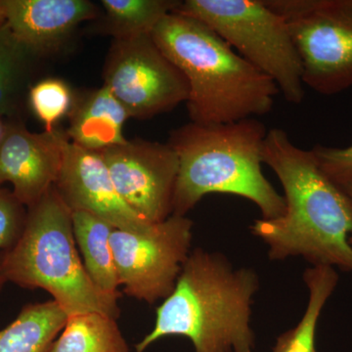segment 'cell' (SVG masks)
Listing matches in <instances>:
<instances>
[{"label":"cell","mask_w":352,"mask_h":352,"mask_svg":"<svg viewBox=\"0 0 352 352\" xmlns=\"http://www.w3.org/2000/svg\"><path fill=\"white\" fill-rule=\"evenodd\" d=\"M263 164L274 171L285 192L286 212L256 219L252 233L268 247L271 261L302 256L314 265L352 273V200L322 170L312 150L292 142L282 129L267 131Z\"/></svg>","instance_id":"6da1fadb"},{"label":"cell","mask_w":352,"mask_h":352,"mask_svg":"<svg viewBox=\"0 0 352 352\" xmlns=\"http://www.w3.org/2000/svg\"><path fill=\"white\" fill-rule=\"evenodd\" d=\"M258 289L256 271L234 267L220 252L194 250L135 351L179 336L190 340L195 352H254L252 307Z\"/></svg>","instance_id":"7a4b0ae2"},{"label":"cell","mask_w":352,"mask_h":352,"mask_svg":"<svg viewBox=\"0 0 352 352\" xmlns=\"http://www.w3.org/2000/svg\"><path fill=\"white\" fill-rule=\"evenodd\" d=\"M152 38L188 82L192 122L229 124L272 110L279 94L276 83L201 21L168 14Z\"/></svg>","instance_id":"3957f363"},{"label":"cell","mask_w":352,"mask_h":352,"mask_svg":"<svg viewBox=\"0 0 352 352\" xmlns=\"http://www.w3.org/2000/svg\"><path fill=\"white\" fill-rule=\"evenodd\" d=\"M268 129L256 118L229 124L190 122L170 132L168 144L179 162L173 214L186 215L208 194H230L252 201L263 219L286 212L284 196L263 173Z\"/></svg>","instance_id":"277c9868"},{"label":"cell","mask_w":352,"mask_h":352,"mask_svg":"<svg viewBox=\"0 0 352 352\" xmlns=\"http://www.w3.org/2000/svg\"><path fill=\"white\" fill-rule=\"evenodd\" d=\"M0 275L6 283L48 292L68 317L89 312L119 317L120 296L101 291L88 276L71 210L54 186L29 208L19 239L1 254Z\"/></svg>","instance_id":"5b68a950"},{"label":"cell","mask_w":352,"mask_h":352,"mask_svg":"<svg viewBox=\"0 0 352 352\" xmlns=\"http://www.w3.org/2000/svg\"><path fill=\"white\" fill-rule=\"evenodd\" d=\"M175 12L203 22L276 83L289 103L305 97L302 67L286 21L264 0H186Z\"/></svg>","instance_id":"8992f818"},{"label":"cell","mask_w":352,"mask_h":352,"mask_svg":"<svg viewBox=\"0 0 352 352\" xmlns=\"http://www.w3.org/2000/svg\"><path fill=\"white\" fill-rule=\"evenodd\" d=\"M288 25L302 82L317 94L352 87V0H264Z\"/></svg>","instance_id":"52a82bcc"},{"label":"cell","mask_w":352,"mask_h":352,"mask_svg":"<svg viewBox=\"0 0 352 352\" xmlns=\"http://www.w3.org/2000/svg\"><path fill=\"white\" fill-rule=\"evenodd\" d=\"M193 224L186 215L171 214L138 230L113 231L116 270L127 296L152 305L170 295L191 252Z\"/></svg>","instance_id":"ba28073f"},{"label":"cell","mask_w":352,"mask_h":352,"mask_svg":"<svg viewBox=\"0 0 352 352\" xmlns=\"http://www.w3.org/2000/svg\"><path fill=\"white\" fill-rule=\"evenodd\" d=\"M103 78L104 87L135 119L170 112L189 96L186 78L157 47L152 34L113 38Z\"/></svg>","instance_id":"9c48e42d"},{"label":"cell","mask_w":352,"mask_h":352,"mask_svg":"<svg viewBox=\"0 0 352 352\" xmlns=\"http://www.w3.org/2000/svg\"><path fill=\"white\" fill-rule=\"evenodd\" d=\"M118 193L149 223L173 214L179 162L168 143L136 139L100 152Z\"/></svg>","instance_id":"30bf717a"},{"label":"cell","mask_w":352,"mask_h":352,"mask_svg":"<svg viewBox=\"0 0 352 352\" xmlns=\"http://www.w3.org/2000/svg\"><path fill=\"white\" fill-rule=\"evenodd\" d=\"M54 187L69 210L96 215L115 228L138 230L152 224L136 214L119 195L101 153L85 149L68 138Z\"/></svg>","instance_id":"8fae6325"},{"label":"cell","mask_w":352,"mask_h":352,"mask_svg":"<svg viewBox=\"0 0 352 352\" xmlns=\"http://www.w3.org/2000/svg\"><path fill=\"white\" fill-rule=\"evenodd\" d=\"M66 133H32L21 124H7L0 143V187L13 186V195L28 208L54 186L63 162Z\"/></svg>","instance_id":"7c38bea8"},{"label":"cell","mask_w":352,"mask_h":352,"mask_svg":"<svg viewBox=\"0 0 352 352\" xmlns=\"http://www.w3.org/2000/svg\"><path fill=\"white\" fill-rule=\"evenodd\" d=\"M6 23L15 38L32 54L59 47L98 9L87 0H0Z\"/></svg>","instance_id":"4fadbf2b"},{"label":"cell","mask_w":352,"mask_h":352,"mask_svg":"<svg viewBox=\"0 0 352 352\" xmlns=\"http://www.w3.org/2000/svg\"><path fill=\"white\" fill-rule=\"evenodd\" d=\"M129 118L124 106L103 85L72 108L65 133L71 142L100 153L126 142L122 131Z\"/></svg>","instance_id":"5bb4252c"},{"label":"cell","mask_w":352,"mask_h":352,"mask_svg":"<svg viewBox=\"0 0 352 352\" xmlns=\"http://www.w3.org/2000/svg\"><path fill=\"white\" fill-rule=\"evenodd\" d=\"M76 247L82 252L88 276L101 291L120 296L111 235L115 227L83 210H71Z\"/></svg>","instance_id":"9a60e30c"},{"label":"cell","mask_w":352,"mask_h":352,"mask_svg":"<svg viewBox=\"0 0 352 352\" xmlns=\"http://www.w3.org/2000/svg\"><path fill=\"white\" fill-rule=\"evenodd\" d=\"M67 320L68 315L54 300L25 305L0 330V352H47Z\"/></svg>","instance_id":"2e32d148"},{"label":"cell","mask_w":352,"mask_h":352,"mask_svg":"<svg viewBox=\"0 0 352 352\" xmlns=\"http://www.w3.org/2000/svg\"><path fill=\"white\" fill-rule=\"evenodd\" d=\"M309 298L307 309L295 327L278 337L271 352H318L316 349V331L323 308L331 298L339 274L329 265H314L303 273Z\"/></svg>","instance_id":"e0dca14e"},{"label":"cell","mask_w":352,"mask_h":352,"mask_svg":"<svg viewBox=\"0 0 352 352\" xmlns=\"http://www.w3.org/2000/svg\"><path fill=\"white\" fill-rule=\"evenodd\" d=\"M47 352H129L117 320L89 312L69 316Z\"/></svg>","instance_id":"ac0fdd59"},{"label":"cell","mask_w":352,"mask_h":352,"mask_svg":"<svg viewBox=\"0 0 352 352\" xmlns=\"http://www.w3.org/2000/svg\"><path fill=\"white\" fill-rule=\"evenodd\" d=\"M105 10L104 31L113 38L150 34L168 14L175 12L178 0H102Z\"/></svg>","instance_id":"d6986e66"},{"label":"cell","mask_w":352,"mask_h":352,"mask_svg":"<svg viewBox=\"0 0 352 352\" xmlns=\"http://www.w3.org/2000/svg\"><path fill=\"white\" fill-rule=\"evenodd\" d=\"M32 54L6 22L0 24V118L13 117L19 108Z\"/></svg>","instance_id":"ffe728a7"},{"label":"cell","mask_w":352,"mask_h":352,"mask_svg":"<svg viewBox=\"0 0 352 352\" xmlns=\"http://www.w3.org/2000/svg\"><path fill=\"white\" fill-rule=\"evenodd\" d=\"M30 105L46 132L56 129V124L71 112L73 95L66 82L58 78H45L32 85L29 92Z\"/></svg>","instance_id":"44dd1931"},{"label":"cell","mask_w":352,"mask_h":352,"mask_svg":"<svg viewBox=\"0 0 352 352\" xmlns=\"http://www.w3.org/2000/svg\"><path fill=\"white\" fill-rule=\"evenodd\" d=\"M24 206L14 197L12 192L0 187V250L12 248L24 228ZM6 282L0 275V292Z\"/></svg>","instance_id":"7402d4cb"},{"label":"cell","mask_w":352,"mask_h":352,"mask_svg":"<svg viewBox=\"0 0 352 352\" xmlns=\"http://www.w3.org/2000/svg\"><path fill=\"white\" fill-rule=\"evenodd\" d=\"M315 156L322 170L340 186L352 182V142L344 148L314 146Z\"/></svg>","instance_id":"603a6c76"},{"label":"cell","mask_w":352,"mask_h":352,"mask_svg":"<svg viewBox=\"0 0 352 352\" xmlns=\"http://www.w3.org/2000/svg\"><path fill=\"white\" fill-rule=\"evenodd\" d=\"M342 188H344V191L346 192L347 195L351 197L352 200V182L346 183V184L342 185ZM349 244H351L352 247V236L349 237Z\"/></svg>","instance_id":"cb8c5ba5"},{"label":"cell","mask_w":352,"mask_h":352,"mask_svg":"<svg viewBox=\"0 0 352 352\" xmlns=\"http://www.w3.org/2000/svg\"><path fill=\"white\" fill-rule=\"evenodd\" d=\"M6 126L7 124L3 122V119L0 118V143H1L4 134H6Z\"/></svg>","instance_id":"d4e9b609"},{"label":"cell","mask_w":352,"mask_h":352,"mask_svg":"<svg viewBox=\"0 0 352 352\" xmlns=\"http://www.w3.org/2000/svg\"><path fill=\"white\" fill-rule=\"evenodd\" d=\"M6 22V17H4L3 8H2L1 1H0V24Z\"/></svg>","instance_id":"484cf974"}]
</instances>
